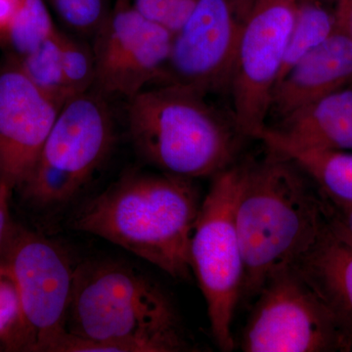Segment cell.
Instances as JSON below:
<instances>
[{
  "label": "cell",
  "instance_id": "cell-1",
  "mask_svg": "<svg viewBox=\"0 0 352 352\" xmlns=\"http://www.w3.org/2000/svg\"><path fill=\"white\" fill-rule=\"evenodd\" d=\"M248 160L235 221L244 261L241 300L256 298L263 285L294 267L328 223L327 203L291 160L268 149Z\"/></svg>",
  "mask_w": 352,
  "mask_h": 352
},
{
  "label": "cell",
  "instance_id": "cell-2",
  "mask_svg": "<svg viewBox=\"0 0 352 352\" xmlns=\"http://www.w3.org/2000/svg\"><path fill=\"white\" fill-rule=\"evenodd\" d=\"M200 207L193 179L162 171L131 173L85 204L71 224L175 279H186L192 271L190 245Z\"/></svg>",
  "mask_w": 352,
  "mask_h": 352
},
{
  "label": "cell",
  "instance_id": "cell-3",
  "mask_svg": "<svg viewBox=\"0 0 352 352\" xmlns=\"http://www.w3.org/2000/svg\"><path fill=\"white\" fill-rule=\"evenodd\" d=\"M67 331L91 340L92 352L195 351L168 294L119 261L75 267Z\"/></svg>",
  "mask_w": 352,
  "mask_h": 352
},
{
  "label": "cell",
  "instance_id": "cell-4",
  "mask_svg": "<svg viewBox=\"0 0 352 352\" xmlns=\"http://www.w3.org/2000/svg\"><path fill=\"white\" fill-rule=\"evenodd\" d=\"M208 95L162 83L129 99L127 126L136 151L162 173L214 177L235 163L244 140L232 117L210 105Z\"/></svg>",
  "mask_w": 352,
  "mask_h": 352
},
{
  "label": "cell",
  "instance_id": "cell-5",
  "mask_svg": "<svg viewBox=\"0 0 352 352\" xmlns=\"http://www.w3.org/2000/svg\"><path fill=\"white\" fill-rule=\"evenodd\" d=\"M245 166L247 161L235 162L212 177L190 245L192 271L207 303L212 335L223 351L235 347L232 323L244 283L235 212Z\"/></svg>",
  "mask_w": 352,
  "mask_h": 352
},
{
  "label": "cell",
  "instance_id": "cell-6",
  "mask_svg": "<svg viewBox=\"0 0 352 352\" xmlns=\"http://www.w3.org/2000/svg\"><path fill=\"white\" fill-rule=\"evenodd\" d=\"M106 97L92 89L62 106L31 175L21 187L28 201L54 208L76 198L107 160L115 143Z\"/></svg>",
  "mask_w": 352,
  "mask_h": 352
},
{
  "label": "cell",
  "instance_id": "cell-7",
  "mask_svg": "<svg viewBox=\"0 0 352 352\" xmlns=\"http://www.w3.org/2000/svg\"><path fill=\"white\" fill-rule=\"evenodd\" d=\"M15 280L22 322L11 351L47 352L67 332L75 267L61 247L14 224L0 256Z\"/></svg>",
  "mask_w": 352,
  "mask_h": 352
},
{
  "label": "cell",
  "instance_id": "cell-8",
  "mask_svg": "<svg viewBox=\"0 0 352 352\" xmlns=\"http://www.w3.org/2000/svg\"><path fill=\"white\" fill-rule=\"evenodd\" d=\"M245 352H349L332 311L296 267L268 280L241 337Z\"/></svg>",
  "mask_w": 352,
  "mask_h": 352
},
{
  "label": "cell",
  "instance_id": "cell-9",
  "mask_svg": "<svg viewBox=\"0 0 352 352\" xmlns=\"http://www.w3.org/2000/svg\"><path fill=\"white\" fill-rule=\"evenodd\" d=\"M296 1L254 0L248 18L228 88L231 117L244 139H256L267 124L271 94L293 31Z\"/></svg>",
  "mask_w": 352,
  "mask_h": 352
},
{
  "label": "cell",
  "instance_id": "cell-10",
  "mask_svg": "<svg viewBox=\"0 0 352 352\" xmlns=\"http://www.w3.org/2000/svg\"><path fill=\"white\" fill-rule=\"evenodd\" d=\"M254 0H198L173 34L162 83L210 95L228 92L238 48Z\"/></svg>",
  "mask_w": 352,
  "mask_h": 352
},
{
  "label": "cell",
  "instance_id": "cell-11",
  "mask_svg": "<svg viewBox=\"0 0 352 352\" xmlns=\"http://www.w3.org/2000/svg\"><path fill=\"white\" fill-rule=\"evenodd\" d=\"M173 39L168 28L139 12L132 0H117L94 38V89L129 100L152 82H162Z\"/></svg>",
  "mask_w": 352,
  "mask_h": 352
},
{
  "label": "cell",
  "instance_id": "cell-12",
  "mask_svg": "<svg viewBox=\"0 0 352 352\" xmlns=\"http://www.w3.org/2000/svg\"><path fill=\"white\" fill-rule=\"evenodd\" d=\"M61 108L28 80L14 58L0 69V180L11 189L31 175Z\"/></svg>",
  "mask_w": 352,
  "mask_h": 352
},
{
  "label": "cell",
  "instance_id": "cell-13",
  "mask_svg": "<svg viewBox=\"0 0 352 352\" xmlns=\"http://www.w3.org/2000/svg\"><path fill=\"white\" fill-rule=\"evenodd\" d=\"M346 87H352V41L337 27L278 80L271 94L266 126Z\"/></svg>",
  "mask_w": 352,
  "mask_h": 352
},
{
  "label": "cell",
  "instance_id": "cell-14",
  "mask_svg": "<svg viewBox=\"0 0 352 352\" xmlns=\"http://www.w3.org/2000/svg\"><path fill=\"white\" fill-rule=\"evenodd\" d=\"M261 131L307 149L352 151V87L298 108Z\"/></svg>",
  "mask_w": 352,
  "mask_h": 352
},
{
  "label": "cell",
  "instance_id": "cell-15",
  "mask_svg": "<svg viewBox=\"0 0 352 352\" xmlns=\"http://www.w3.org/2000/svg\"><path fill=\"white\" fill-rule=\"evenodd\" d=\"M294 267L332 311L352 351V245L327 226Z\"/></svg>",
  "mask_w": 352,
  "mask_h": 352
},
{
  "label": "cell",
  "instance_id": "cell-16",
  "mask_svg": "<svg viewBox=\"0 0 352 352\" xmlns=\"http://www.w3.org/2000/svg\"><path fill=\"white\" fill-rule=\"evenodd\" d=\"M256 139L296 164L329 203L352 205V151L307 149L264 131L259 132Z\"/></svg>",
  "mask_w": 352,
  "mask_h": 352
},
{
  "label": "cell",
  "instance_id": "cell-17",
  "mask_svg": "<svg viewBox=\"0 0 352 352\" xmlns=\"http://www.w3.org/2000/svg\"><path fill=\"white\" fill-rule=\"evenodd\" d=\"M336 29V0H296L293 31L278 80L300 57L325 41Z\"/></svg>",
  "mask_w": 352,
  "mask_h": 352
},
{
  "label": "cell",
  "instance_id": "cell-18",
  "mask_svg": "<svg viewBox=\"0 0 352 352\" xmlns=\"http://www.w3.org/2000/svg\"><path fill=\"white\" fill-rule=\"evenodd\" d=\"M62 36L58 31L38 48L22 58H14L22 73L43 94L63 106L73 98L62 66Z\"/></svg>",
  "mask_w": 352,
  "mask_h": 352
},
{
  "label": "cell",
  "instance_id": "cell-19",
  "mask_svg": "<svg viewBox=\"0 0 352 352\" xmlns=\"http://www.w3.org/2000/svg\"><path fill=\"white\" fill-rule=\"evenodd\" d=\"M58 31L44 0H22L7 28L3 41L14 58H22L38 48Z\"/></svg>",
  "mask_w": 352,
  "mask_h": 352
},
{
  "label": "cell",
  "instance_id": "cell-20",
  "mask_svg": "<svg viewBox=\"0 0 352 352\" xmlns=\"http://www.w3.org/2000/svg\"><path fill=\"white\" fill-rule=\"evenodd\" d=\"M51 12L80 38H92L108 19L109 0H44Z\"/></svg>",
  "mask_w": 352,
  "mask_h": 352
},
{
  "label": "cell",
  "instance_id": "cell-21",
  "mask_svg": "<svg viewBox=\"0 0 352 352\" xmlns=\"http://www.w3.org/2000/svg\"><path fill=\"white\" fill-rule=\"evenodd\" d=\"M61 52L65 80L72 94L76 96L94 89L96 64L92 46L63 32Z\"/></svg>",
  "mask_w": 352,
  "mask_h": 352
},
{
  "label": "cell",
  "instance_id": "cell-22",
  "mask_svg": "<svg viewBox=\"0 0 352 352\" xmlns=\"http://www.w3.org/2000/svg\"><path fill=\"white\" fill-rule=\"evenodd\" d=\"M22 322L19 292L8 267L0 261V344L12 349Z\"/></svg>",
  "mask_w": 352,
  "mask_h": 352
},
{
  "label": "cell",
  "instance_id": "cell-23",
  "mask_svg": "<svg viewBox=\"0 0 352 352\" xmlns=\"http://www.w3.org/2000/svg\"><path fill=\"white\" fill-rule=\"evenodd\" d=\"M198 0H132L139 12L177 32L193 10Z\"/></svg>",
  "mask_w": 352,
  "mask_h": 352
},
{
  "label": "cell",
  "instance_id": "cell-24",
  "mask_svg": "<svg viewBox=\"0 0 352 352\" xmlns=\"http://www.w3.org/2000/svg\"><path fill=\"white\" fill-rule=\"evenodd\" d=\"M326 203L331 230L340 239L352 245V205H333L327 201Z\"/></svg>",
  "mask_w": 352,
  "mask_h": 352
},
{
  "label": "cell",
  "instance_id": "cell-25",
  "mask_svg": "<svg viewBox=\"0 0 352 352\" xmlns=\"http://www.w3.org/2000/svg\"><path fill=\"white\" fill-rule=\"evenodd\" d=\"M9 197H4L0 201V256L6 249L7 242L12 233L14 223L11 221L9 212Z\"/></svg>",
  "mask_w": 352,
  "mask_h": 352
},
{
  "label": "cell",
  "instance_id": "cell-26",
  "mask_svg": "<svg viewBox=\"0 0 352 352\" xmlns=\"http://www.w3.org/2000/svg\"><path fill=\"white\" fill-rule=\"evenodd\" d=\"M337 27L352 41V0H336Z\"/></svg>",
  "mask_w": 352,
  "mask_h": 352
},
{
  "label": "cell",
  "instance_id": "cell-27",
  "mask_svg": "<svg viewBox=\"0 0 352 352\" xmlns=\"http://www.w3.org/2000/svg\"><path fill=\"white\" fill-rule=\"evenodd\" d=\"M22 0H0V41H3L14 14L19 8Z\"/></svg>",
  "mask_w": 352,
  "mask_h": 352
},
{
  "label": "cell",
  "instance_id": "cell-28",
  "mask_svg": "<svg viewBox=\"0 0 352 352\" xmlns=\"http://www.w3.org/2000/svg\"><path fill=\"white\" fill-rule=\"evenodd\" d=\"M11 191H12V189H11L6 183L0 180V201H1L4 197L10 195Z\"/></svg>",
  "mask_w": 352,
  "mask_h": 352
}]
</instances>
